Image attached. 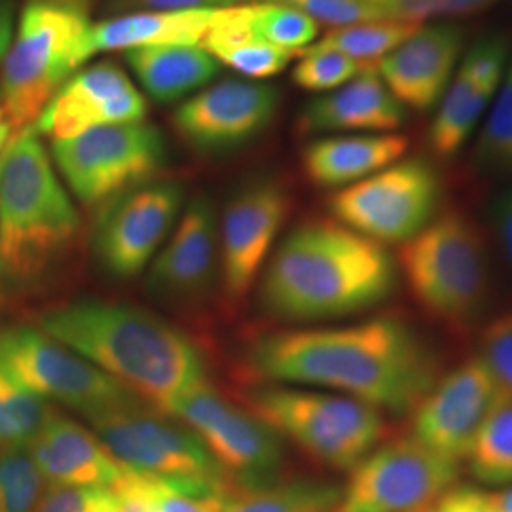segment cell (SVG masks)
Masks as SVG:
<instances>
[{
	"mask_svg": "<svg viewBox=\"0 0 512 512\" xmlns=\"http://www.w3.org/2000/svg\"><path fill=\"white\" fill-rule=\"evenodd\" d=\"M46 484L114 488L126 469L110 456L93 431L50 410L37 437L29 444Z\"/></svg>",
	"mask_w": 512,
	"mask_h": 512,
	"instance_id": "7402d4cb",
	"label": "cell"
},
{
	"mask_svg": "<svg viewBox=\"0 0 512 512\" xmlns=\"http://www.w3.org/2000/svg\"><path fill=\"white\" fill-rule=\"evenodd\" d=\"M4 158H6V150L0 154V173H2V165H4Z\"/></svg>",
	"mask_w": 512,
	"mask_h": 512,
	"instance_id": "c3c4849f",
	"label": "cell"
},
{
	"mask_svg": "<svg viewBox=\"0 0 512 512\" xmlns=\"http://www.w3.org/2000/svg\"><path fill=\"white\" fill-rule=\"evenodd\" d=\"M249 16L251 4L217 8L200 44L205 52L243 76H275L298 54L256 38L249 27Z\"/></svg>",
	"mask_w": 512,
	"mask_h": 512,
	"instance_id": "484cf974",
	"label": "cell"
},
{
	"mask_svg": "<svg viewBox=\"0 0 512 512\" xmlns=\"http://www.w3.org/2000/svg\"><path fill=\"white\" fill-rule=\"evenodd\" d=\"M33 512H122V505L110 488L48 484Z\"/></svg>",
	"mask_w": 512,
	"mask_h": 512,
	"instance_id": "f35d334b",
	"label": "cell"
},
{
	"mask_svg": "<svg viewBox=\"0 0 512 512\" xmlns=\"http://www.w3.org/2000/svg\"><path fill=\"white\" fill-rule=\"evenodd\" d=\"M509 61V44L501 37L486 38L467 50L459 61V69H463L478 84L497 92Z\"/></svg>",
	"mask_w": 512,
	"mask_h": 512,
	"instance_id": "60d3db41",
	"label": "cell"
},
{
	"mask_svg": "<svg viewBox=\"0 0 512 512\" xmlns=\"http://www.w3.org/2000/svg\"><path fill=\"white\" fill-rule=\"evenodd\" d=\"M147 116V101L124 69L110 61L74 73L37 120V133L54 141L112 124H133Z\"/></svg>",
	"mask_w": 512,
	"mask_h": 512,
	"instance_id": "ac0fdd59",
	"label": "cell"
},
{
	"mask_svg": "<svg viewBox=\"0 0 512 512\" xmlns=\"http://www.w3.org/2000/svg\"><path fill=\"white\" fill-rule=\"evenodd\" d=\"M249 27L256 38L298 55L319 35L317 21L296 8L274 2L251 4Z\"/></svg>",
	"mask_w": 512,
	"mask_h": 512,
	"instance_id": "d6a6232c",
	"label": "cell"
},
{
	"mask_svg": "<svg viewBox=\"0 0 512 512\" xmlns=\"http://www.w3.org/2000/svg\"><path fill=\"white\" fill-rule=\"evenodd\" d=\"M461 465L412 435L380 442L351 473L334 512H421L458 484Z\"/></svg>",
	"mask_w": 512,
	"mask_h": 512,
	"instance_id": "7c38bea8",
	"label": "cell"
},
{
	"mask_svg": "<svg viewBox=\"0 0 512 512\" xmlns=\"http://www.w3.org/2000/svg\"><path fill=\"white\" fill-rule=\"evenodd\" d=\"M86 14L82 8L50 2L25 6L0 71V112L14 137L33 128L55 93L82 65L78 48L90 27Z\"/></svg>",
	"mask_w": 512,
	"mask_h": 512,
	"instance_id": "52a82bcc",
	"label": "cell"
},
{
	"mask_svg": "<svg viewBox=\"0 0 512 512\" xmlns=\"http://www.w3.org/2000/svg\"><path fill=\"white\" fill-rule=\"evenodd\" d=\"M384 19L427 23L431 19L473 16L499 0H365Z\"/></svg>",
	"mask_w": 512,
	"mask_h": 512,
	"instance_id": "8d00e7d4",
	"label": "cell"
},
{
	"mask_svg": "<svg viewBox=\"0 0 512 512\" xmlns=\"http://www.w3.org/2000/svg\"><path fill=\"white\" fill-rule=\"evenodd\" d=\"M421 512H497V509L488 490L456 484Z\"/></svg>",
	"mask_w": 512,
	"mask_h": 512,
	"instance_id": "7bdbcfd3",
	"label": "cell"
},
{
	"mask_svg": "<svg viewBox=\"0 0 512 512\" xmlns=\"http://www.w3.org/2000/svg\"><path fill=\"white\" fill-rule=\"evenodd\" d=\"M279 101L274 86L222 80L184 101L173 114V126L192 150L219 156L249 145L270 128Z\"/></svg>",
	"mask_w": 512,
	"mask_h": 512,
	"instance_id": "2e32d148",
	"label": "cell"
},
{
	"mask_svg": "<svg viewBox=\"0 0 512 512\" xmlns=\"http://www.w3.org/2000/svg\"><path fill=\"white\" fill-rule=\"evenodd\" d=\"M475 156L480 165L512 175V57L478 131Z\"/></svg>",
	"mask_w": 512,
	"mask_h": 512,
	"instance_id": "836d02e7",
	"label": "cell"
},
{
	"mask_svg": "<svg viewBox=\"0 0 512 512\" xmlns=\"http://www.w3.org/2000/svg\"><path fill=\"white\" fill-rule=\"evenodd\" d=\"M406 150L401 133L321 135L302 150V169L315 186L342 190L403 160Z\"/></svg>",
	"mask_w": 512,
	"mask_h": 512,
	"instance_id": "603a6c76",
	"label": "cell"
},
{
	"mask_svg": "<svg viewBox=\"0 0 512 512\" xmlns=\"http://www.w3.org/2000/svg\"><path fill=\"white\" fill-rule=\"evenodd\" d=\"M397 281V260L385 245L338 220H306L275 249L260 302L281 319L327 321L382 304Z\"/></svg>",
	"mask_w": 512,
	"mask_h": 512,
	"instance_id": "7a4b0ae2",
	"label": "cell"
},
{
	"mask_svg": "<svg viewBox=\"0 0 512 512\" xmlns=\"http://www.w3.org/2000/svg\"><path fill=\"white\" fill-rule=\"evenodd\" d=\"M476 357L490 370L499 395L512 399V311L497 315L482 330Z\"/></svg>",
	"mask_w": 512,
	"mask_h": 512,
	"instance_id": "74e56055",
	"label": "cell"
},
{
	"mask_svg": "<svg viewBox=\"0 0 512 512\" xmlns=\"http://www.w3.org/2000/svg\"><path fill=\"white\" fill-rule=\"evenodd\" d=\"M300 57L293 69V82L306 92L338 90L368 67H374L330 50H304Z\"/></svg>",
	"mask_w": 512,
	"mask_h": 512,
	"instance_id": "d590c367",
	"label": "cell"
},
{
	"mask_svg": "<svg viewBox=\"0 0 512 512\" xmlns=\"http://www.w3.org/2000/svg\"><path fill=\"white\" fill-rule=\"evenodd\" d=\"M50 414L44 399L12 380L0 368V452L29 448Z\"/></svg>",
	"mask_w": 512,
	"mask_h": 512,
	"instance_id": "1f68e13d",
	"label": "cell"
},
{
	"mask_svg": "<svg viewBox=\"0 0 512 512\" xmlns=\"http://www.w3.org/2000/svg\"><path fill=\"white\" fill-rule=\"evenodd\" d=\"M289 213V192L270 179L245 184L226 203L220 222V275L232 304L251 291Z\"/></svg>",
	"mask_w": 512,
	"mask_h": 512,
	"instance_id": "9a60e30c",
	"label": "cell"
},
{
	"mask_svg": "<svg viewBox=\"0 0 512 512\" xmlns=\"http://www.w3.org/2000/svg\"><path fill=\"white\" fill-rule=\"evenodd\" d=\"M463 31L454 23H429L376 63V71L404 109L439 105L463 55Z\"/></svg>",
	"mask_w": 512,
	"mask_h": 512,
	"instance_id": "d6986e66",
	"label": "cell"
},
{
	"mask_svg": "<svg viewBox=\"0 0 512 512\" xmlns=\"http://www.w3.org/2000/svg\"><path fill=\"white\" fill-rule=\"evenodd\" d=\"M495 93L458 67L429 128V148L439 160L458 156L480 126L482 114L492 105Z\"/></svg>",
	"mask_w": 512,
	"mask_h": 512,
	"instance_id": "4316f807",
	"label": "cell"
},
{
	"mask_svg": "<svg viewBox=\"0 0 512 512\" xmlns=\"http://www.w3.org/2000/svg\"><path fill=\"white\" fill-rule=\"evenodd\" d=\"M404 122L406 109L374 65L342 88L310 101L298 116V131L302 135L395 133Z\"/></svg>",
	"mask_w": 512,
	"mask_h": 512,
	"instance_id": "44dd1931",
	"label": "cell"
},
{
	"mask_svg": "<svg viewBox=\"0 0 512 512\" xmlns=\"http://www.w3.org/2000/svg\"><path fill=\"white\" fill-rule=\"evenodd\" d=\"M165 414L190 427L234 486H255L274 480L285 452L283 439L251 412L228 403L207 382L165 404Z\"/></svg>",
	"mask_w": 512,
	"mask_h": 512,
	"instance_id": "4fadbf2b",
	"label": "cell"
},
{
	"mask_svg": "<svg viewBox=\"0 0 512 512\" xmlns=\"http://www.w3.org/2000/svg\"><path fill=\"white\" fill-rule=\"evenodd\" d=\"M256 2H274L291 6L310 16L319 25H329L334 29L384 19L370 4H366L365 0H253V4Z\"/></svg>",
	"mask_w": 512,
	"mask_h": 512,
	"instance_id": "ab89813d",
	"label": "cell"
},
{
	"mask_svg": "<svg viewBox=\"0 0 512 512\" xmlns=\"http://www.w3.org/2000/svg\"><path fill=\"white\" fill-rule=\"evenodd\" d=\"M219 255V226L209 198L198 196L186 205L173 236L150 268L152 291L171 300L202 296L213 277Z\"/></svg>",
	"mask_w": 512,
	"mask_h": 512,
	"instance_id": "ffe728a7",
	"label": "cell"
},
{
	"mask_svg": "<svg viewBox=\"0 0 512 512\" xmlns=\"http://www.w3.org/2000/svg\"><path fill=\"white\" fill-rule=\"evenodd\" d=\"M80 217L38 139L23 129L6 148L0 173V283H37L69 253Z\"/></svg>",
	"mask_w": 512,
	"mask_h": 512,
	"instance_id": "277c9868",
	"label": "cell"
},
{
	"mask_svg": "<svg viewBox=\"0 0 512 512\" xmlns=\"http://www.w3.org/2000/svg\"><path fill=\"white\" fill-rule=\"evenodd\" d=\"M440 179L420 160H399L330 198L334 220L380 245H403L439 215Z\"/></svg>",
	"mask_w": 512,
	"mask_h": 512,
	"instance_id": "30bf717a",
	"label": "cell"
},
{
	"mask_svg": "<svg viewBox=\"0 0 512 512\" xmlns=\"http://www.w3.org/2000/svg\"><path fill=\"white\" fill-rule=\"evenodd\" d=\"M112 490L141 495L154 512H224V501L230 492L209 482L137 475L128 469Z\"/></svg>",
	"mask_w": 512,
	"mask_h": 512,
	"instance_id": "f1b7e54d",
	"label": "cell"
},
{
	"mask_svg": "<svg viewBox=\"0 0 512 512\" xmlns=\"http://www.w3.org/2000/svg\"><path fill=\"white\" fill-rule=\"evenodd\" d=\"M126 61L148 95L173 103L209 84L220 71L219 61L196 44H160L126 50Z\"/></svg>",
	"mask_w": 512,
	"mask_h": 512,
	"instance_id": "d4e9b609",
	"label": "cell"
},
{
	"mask_svg": "<svg viewBox=\"0 0 512 512\" xmlns=\"http://www.w3.org/2000/svg\"><path fill=\"white\" fill-rule=\"evenodd\" d=\"M40 329L156 408L207 382L186 334L129 304L76 300L44 313Z\"/></svg>",
	"mask_w": 512,
	"mask_h": 512,
	"instance_id": "3957f363",
	"label": "cell"
},
{
	"mask_svg": "<svg viewBox=\"0 0 512 512\" xmlns=\"http://www.w3.org/2000/svg\"><path fill=\"white\" fill-rule=\"evenodd\" d=\"M95 437L124 469L171 480H200L226 490L232 478L184 423L165 420L141 403L86 418Z\"/></svg>",
	"mask_w": 512,
	"mask_h": 512,
	"instance_id": "8fae6325",
	"label": "cell"
},
{
	"mask_svg": "<svg viewBox=\"0 0 512 512\" xmlns=\"http://www.w3.org/2000/svg\"><path fill=\"white\" fill-rule=\"evenodd\" d=\"M217 8L179 12H135L90 23L78 48L80 63L112 50H133L160 44H200Z\"/></svg>",
	"mask_w": 512,
	"mask_h": 512,
	"instance_id": "cb8c5ba5",
	"label": "cell"
},
{
	"mask_svg": "<svg viewBox=\"0 0 512 512\" xmlns=\"http://www.w3.org/2000/svg\"><path fill=\"white\" fill-rule=\"evenodd\" d=\"M471 475L494 490L512 486V399H497L465 459Z\"/></svg>",
	"mask_w": 512,
	"mask_h": 512,
	"instance_id": "f546056e",
	"label": "cell"
},
{
	"mask_svg": "<svg viewBox=\"0 0 512 512\" xmlns=\"http://www.w3.org/2000/svg\"><path fill=\"white\" fill-rule=\"evenodd\" d=\"M33 2H50V4H63V6H74L88 12V6L92 0H33Z\"/></svg>",
	"mask_w": 512,
	"mask_h": 512,
	"instance_id": "7dc6e473",
	"label": "cell"
},
{
	"mask_svg": "<svg viewBox=\"0 0 512 512\" xmlns=\"http://www.w3.org/2000/svg\"><path fill=\"white\" fill-rule=\"evenodd\" d=\"M0 368L40 399L74 408L84 418L139 403L109 374L31 325L0 327Z\"/></svg>",
	"mask_w": 512,
	"mask_h": 512,
	"instance_id": "9c48e42d",
	"label": "cell"
},
{
	"mask_svg": "<svg viewBox=\"0 0 512 512\" xmlns=\"http://www.w3.org/2000/svg\"><path fill=\"white\" fill-rule=\"evenodd\" d=\"M497 512H512V486L490 490Z\"/></svg>",
	"mask_w": 512,
	"mask_h": 512,
	"instance_id": "bcb514c9",
	"label": "cell"
},
{
	"mask_svg": "<svg viewBox=\"0 0 512 512\" xmlns=\"http://www.w3.org/2000/svg\"><path fill=\"white\" fill-rule=\"evenodd\" d=\"M253 4V0H110L109 8L118 14L135 12H179L196 8H228Z\"/></svg>",
	"mask_w": 512,
	"mask_h": 512,
	"instance_id": "b9f144b4",
	"label": "cell"
},
{
	"mask_svg": "<svg viewBox=\"0 0 512 512\" xmlns=\"http://www.w3.org/2000/svg\"><path fill=\"white\" fill-rule=\"evenodd\" d=\"M494 222L501 245L512 264V188L495 203Z\"/></svg>",
	"mask_w": 512,
	"mask_h": 512,
	"instance_id": "ee69618b",
	"label": "cell"
},
{
	"mask_svg": "<svg viewBox=\"0 0 512 512\" xmlns=\"http://www.w3.org/2000/svg\"><path fill=\"white\" fill-rule=\"evenodd\" d=\"M499 399L486 365L473 357L440 374L412 414V437L442 458L465 463L482 423Z\"/></svg>",
	"mask_w": 512,
	"mask_h": 512,
	"instance_id": "e0dca14e",
	"label": "cell"
},
{
	"mask_svg": "<svg viewBox=\"0 0 512 512\" xmlns=\"http://www.w3.org/2000/svg\"><path fill=\"white\" fill-rule=\"evenodd\" d=\"M342 488L319 480L266 482L234 486L224 501V512H334Z\"/></svg>",
	"mask_w": 512,
	"mask_h": 512,
	"instance_id": "83f0119b",
	"label": "cell"
},
{
	"mask_svg": "<svg viewBox=\"0 0 512 512\" xmlns=\"http://www.w3.org/2000/svg\"><path fill=\"white\" fill-rule=\"evenodd\" d=\"M397 268L412 298L450 329L469 327L488 296L484 239L475 222L444 211L397 247Z\"/></svg>",
	"mask_w": 512,
	"mask_h": 512,
	"instance_id": "5b68a950",
	"label": "cell"
},
{
	"mask_svg": "<svg viewBox=\"0 0 512 512\" xmlns=\"http://www.w3.org/2000/svg\"><path fill=\"white\" fill-rule=\"evenodd\" d=\"M14 29V4L12 0H0V61L10 48Z\"/></svg>",
	"mask_w": 512,
	"mask_h": 512,
	"instance_id": "f6af8a7d",
	"label": "cell"
},
{
	"mask_svg": "<svg viewBox=\"0 0 512 512\" xmlns=\"http://www.w3.org/2000/svg\"><path fill=\"white\" fill-rule=\"evenodd\" d=\"M423 23L397 21V19H376L355 23L348 27L332 29L317 44L306 50H330L348 55L363 65H376L385 55L397 50L403 42L412 37ZM302 54V52H300Z\"/></svg>",
	"mask_w": 512,
	"mask_h": 512,
	"instance_id": "4dcf8cb0",
	"label": "cell"
},
{
	"mask_svg": "<svg viewBox=\"0 0 512 512\" xmlns=\"http://www.w3.org/2000/svg\"><path fill=\"white\" fill-rule=\"evenodd\" d=\"M55 164L86 207H105L129 190L150 183L164 169L162 131L143 122L88 129L52 145Z\"/></svg>",
	"mask_w": 512,
	"mask_h": 512,
	"instance_id": "ba28073f",
	"label": "cell"
},
{
	"mask_svg": "<svg viewBox=\"0 0 512 512\" xmlns=\"http://www.w3.org/2000/svg\"><path fill=\"white\" fill-rule=\"evenodd\" d=\"M247 359L270 382L338 393L382 414H410L442 374L416 329L389 315L264 334Z\"/></svg>",
	"mask_w": 512,
	"mask_h": 512,
	"instance_id": "6da1fadb",
	"label": "cell"
},
{
	"mask_svg": "<svg viewBox=\"0 0 512 512\" xmlns=\"http://www.w3.org/2000/svg\"><path fill=\"white\" fill-rule=\"evenodd\" d=\"M249 412L310 458L351 473L384 440V414L338 393L268 385L245 395Z\"/></svg>",
	"mask_w": 512,
	"mask_h": 512,
	"instance_id": "8992f818",
	"label": "cell"
},
{
	"mask_svg": "<svg viewBox=\"0 0 512 512\" xmlns=\"http://www.w3.org/2000/svg\"><path fill=\"white\" fill-rule=\"evenodd\" d=\"M44 478L29 448L0 452V512H33Z\"/></svg>",
	"mask_w": 512,
	"mask_h": 512,
	"instance_id": "e575fe53",
	"label": "cell"
},
{
	"mask_svg": "<svg viewBox=\"0 0 512 512\" xmlns=\"http://www.w3.org/2000/svg\"><path fill=\"white\" fill-rule=\"evenodd\" d=\"M183 186L150 181L107 203L93 232V251L114 279H133L158 253L183 207Z\"/></svg>",
	"mask_w": 512,
	"mask_h": 512,
	"instance_id": "5bb4252c",
	"label": "cell"
}]
</instances>
